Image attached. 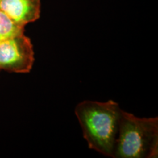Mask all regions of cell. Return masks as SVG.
Here are the masks:
<instances>
[{"label": "cell", "instance_id": "4", "mask_svg": "<svg viewBox=\"0 0 158 158\" xmlns=\"http://www.w3.org/2000/svg\"><path fill=\"white\" fill-rule=\"evenodd\" d=\"M40 0H0V10L22 27L40 16Z\"/></svg>", "mask_w": 158, "mask_h": 158}, {"label": "cell", "instance_id": "5", "mask_svg": "<svg viewBox=\"0 0 158 158\" xmlns=\"http://www.w3.org/2000/svg\"><path fill=\"white\" fill-rule=\"evenodd\" d=\"M25 27L17 24L0 10V42L24 33Z\"/></svg>", "mask_w": 158, "mask_h": 158}, {"label": "cell", "instance_id": "3", "mask_svg": "<svg viewBox=\"0 0 158 158\" xmlns=\"http://www.w3.org/2000/svg\"><path fill=\"white\" fill-rule=\"evenodd\" d=\"M34 62L33 45L24 33L0 42V70L28 73Z\"/></svg>", "mask_w": 158, "mask_h": 158}, {"label": "cell", "instance_id": "1", "mask_svg": "<svg viewBox=\"0 0 158 158\" xmlns=\"http://www.w3.org/2000/svg\"><path fill=\"white\" fill-rule=\"evenodd\" d=\"M122 111L113 100H86L77 105L75 113L90 149L114 157Z\"/></svg>", "mask_w": 158, "mask_h": 158}, {"label": "cell", "instance_id": "2", "mask_svg": "<svg viewBox=\"0 0 158 158\" xmlns=\"http://www.w3.org/2000/svg\"><path fill=\"white\" fill-rule=\"evenodd\" d=\"M158 118H139L122 110L114 157H157Z\"/></svg>", "mask_w": 158, "mask_h": 158}]
</instances>
